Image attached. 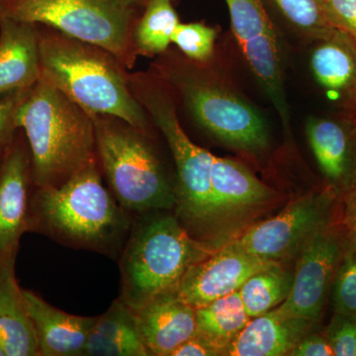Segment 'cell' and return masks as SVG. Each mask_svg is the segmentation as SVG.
<instances>
[{
	"instance_id": "cell-1",
	"label": "cell",
	"mask_w": 356,
	"mask_h": 356,
	"mask_svg": "<svg viewBox=\"0 0 356 356\" xmlns=\"http://www.w3.org/2000/svg\"><path fill=\"white\" fill-rule=\"evenodd\" d=\"M134 216L103 182L99 161L57 187H33L29 232L65 247L120 257Z\"/></svg>"
},
{
	"instance_id": "cell-2",
	"label": "cell",
	"mask_w": 356,
	"mask_h": 356,
	"mask_svg": "<svg viewBox=\"0 0 356 356\" xmlns=\"http://www.w3.org/2000/svg\"><path fill=\"white\" fill-rule=\"evenodd\" d=\"M41 76L89 114L111 115L151 132L126 67L105 49L38 25Z\"/></svg>"
},
{
	"instance_id": "cell-3",
	"label": "cell",
	"mask_w": 356,
	"mask_h": 356,
	"mask_svg": "<svg viewBox=\"0 0 356 356\" xmlns=\"http://www.w3.org/2000/svg\"><path fill=\"white\" fill-rule=\"evenodd\" d=\"M31 154L35 187H57L97 163L92 117L40 76L27 89L16 111Z\"/></svg>"
},
{
	"instance_id": "cell-4",
	"label": "cell",
	"mask_w": 356,
	"mask_h": 356,
	"mask_svg": "<svg viewBox=\"0 0 356 356\" xmlns=\"http://www.w3.org/2000/svg\"><path fill=\"white\" fill-rule=\"evenodd\" d=\"M189 234L177 215L166 210L134 217L122 250L119 299L132 311L161 293L177 289L189 267L218 250Z\"/></svg>"
},
{
	"instance_id": "cell-5",
	"label": "cell",
	"mask_w": 356,
	"mask_h": 356,
	"mask_svg": "<svg viewBox=\"0 0 356 356\" xmlns=\"http://www.w3.org/2000/svg\"><path fill=\"white\" fill-rule=\"evenodd\" d=\"M128 83L152 124L163 134L175 159V215L194 238L219 247V228L211 189L214 154L189 139L180 125L172 90L159 77L153 72H136L128 74Z\"/></svg>"
},
{
	"instance_id": "cell-6",
	"label": "cell",
	"mask_w": 356,
	"mask_h": 356,
	"mask_svg": "<svg viewBox=\"0 0 356 356\" xmlns=\"http://www.w3.org/2000/svg\"><path fill=\"white\" fill-rule=\"evenodd\" d=\"M153 64V74L179 96L204 130L234 149L257 154L266 151V122L209 64L192 62L168 51Z\"/></svg>"
},
{
	"instance_id": "cell-7",
	"label": "cell",
	"mask_w": 356,
	"mask_h": 356,
	"mask_svg": "<svg viewBox=\"0 0 356 356\" xmlns=\"http://www.w3.org/2000/svg\"><path fill=\"white\" fill-rule=\"evenodd\" d=\"M98 161L107 186L134 217L175 209L177 185L152 140L151 132L111 115H91Z\"/></svg>"
},
{
	"instance_id": "cell-8",
	"label": "cell",
	"mask_w": 356,
	"mask_h": 356,
	"mask_svg": "<svg viewBox=\"0 0 356 356\" xmlns=\"http://www.w3.org/2000/svg\"><path fill=\"white\" fill-rule=\"evenodd\" d=\"M0 17L53 28L105 49L132 69L136 9L123 0H0Z\"/></svg>"
},
{
	"instance_id": "cell-9",
	"label": "cell",
	"mask_w": 356,
	"mask_h": 356,
	"mask_svg": "<svg viewBox=\"0 0 356 356\" xmlns=\"http://www.w3.org/2000/svg\"><path fill=\"white\" fill-rule=\"evenodd\" d=\"M339 194L331 187L295 199L277 216L245 229L227 243L229 247L284 264L298 259L323 229L337 221Z\"/></svg>"
},
{
	"instance_id": "cell-10",
	"label": "cell",
	"mask_w": 356,
	"mask_h": 356,
	"mask_svg": "<svg viewBox=\"0 0 356 356\" xmlns=\"http://www.w3.org/2000/svg\"><path fill=\"white\" fill-rule=\"evenodd\" d=\"M346 252L343 232L337 221L320 232L299 255L289 296L274 310L284 317L304 318L317 325Z\"/></svg>"
},
{
	"instance_id": "cell-11",
	"label": "cell",
	"mask_w": 356,
	"mask_h": 356,
	"mask_svg": "<svg viewBox=\"0 0 356 356\" xmlns=\"http://www.w3.org/2000/svg\"><path fill=\"white\" fill-rule=\"evenodd\" d=\"M232 30L245 62L280 116L288 112L283 88L282 50L262 0H225Z\"/></svg>"
},
{
	"instance_id": "cell-12",
	"label": "cell",
	"mask_w": 356,
	"mask_h": 356,
	"mask_svg": "<svg viewBox=\"0 0 356 356\" xmlns=\"http://www.w3.org/2000/svg\"><path fill=\"white\" fill-rule=\"evenodd\" d=\"M33 187L29 146L16 134L0 159V266L16 259L21 236L29 232Z\"/></svg>"
},
{
	"instance_id": "cell-13",
	"label": "cell",
	"mask_w": 356,
	"mask_h": 356,
	"mask_svg": "<svg viewBox=\"0 0 356 356\" xmlns=\"http://www.w3.org/2000/svg\"><path fill=\"white\" fill-rule=\"evenodd\" d=\"M275 264L278 262L245 254L226 243L189 267L175 291L196 310L238 291L250 276Z\"/></svg>"
},
{
	"instance_id": "cell-14",
	"label": "cell",
	"mask_w": 356,
	"mask_h": 356,
	"mask_svg": "<svg viewBox=\"0 0 356 356\" xmlns=\"http://www.w3.org/2000/svg\"><path fill=\"white\" fill-rule=\"evenodd\" d=\"M211 189L220 238L222 229L254 216L269 205L275 193L234 159L213 156Z\"/></svg>"
},
{
	"instance_id": "cell-15",
	"label": "cell",
	"mask_w": 356,
	"mask_h": 356,
	"mask_svg": "<svg viewBox=\"0 0 356 356\" xmlns=\"http://www.w3.org/2000/svg\"><path fill=\"white\" fill-rule=\"evenodd\" d=\"M133 312L149 355L172 356L197 329L195 309L175 290L161 293Z\"/></svg>"
},
{
	"instance_id": "cell-16",
	"label": "cell",
	"mask_w": 356,
	"mask_h": 356,
	"mask_svg": "<svg viewBox=\"0 0 356 356\" xmlns=\"http://www.w3.org/2000/svg\"><path fill=\"white\" fill-rule=\"evenodd\" d=\"M307 138L327 186L341 194L356 179V120L310 118Z\"/></svg>"
},
{
	"instance_id": "cell-17",
	"label": "cell",
	"mask_w": 356,
	"mask_h": 356,
	"mask_svg": "<svg viewBox=\"0 0 356 356\" xmlns=\"http://www.w3.org/2000/svg\"><path fill=\"white\" fill-rule=\"evenodd\" d=\"M41 356L84 355L96 317H79L51 306L39 295L23 290Z\"/></svg>"
},
{
	"instance_id": "cell-18",
	"label": "cell",
	"mask_w": 356,
	"mask_h": 356,
	"mask_svg": "<svg viewBox=\"0 0 356 356\" xmlns=\"http://www.w3.org/2000/svg\"><path fill=\"white\" fill-rule=\"evenodd\" d=\"M40 76L38 25L0 17V93L32 88Z\"/></svg>"
},
{
	"instance_id": "cell-19",
	"label": "cell",
	"mask_w": 356,
	"mask_h": 356,
	"mask_svg": "<svg viewBox=\"0 0 356 356\" xmlns=\"http://www.w3.org/2000/svg\"><path fill=\"white\" fill-rule=\"evenodd\" d=\"M315 327L304 318L284 317L273 309L250 318L245 329L227 346L224 355H288Z\"/></svg>"
},
{
	"instance_id": "cell-20",
	"label": "cell",
	"mask_w": 356,
	"mask_h": 356,
	"mask_svg": "<svg viewBox=\"0 0 356 356\" xmlns=\"http://www.w3.org/2000/svg\"><path fill=\"white\" fill-rule=\"evenodd\" d=\"M317 83L356 120V47L341 32L318 41L311 56Z\"/></svg>"
},
{
	"instance_id": "cell-21",
	"label": "cell",
	"mask_w": 356,
	"mask_h": 356,
	"mask_svg": "<svg viewBox=\"0 0 356 356\" xmlns=\"http://www.w3.org/2000/svg\"><path fill=\"white\" fill-rule=\"evenodd\" d=\"M15 261L0 266V344L6 356H41L24 292L16 280Z\"/></svg>"
},
{
	"instance_id": "cell-22",
	"label": "cell",
	"mask_w": 356,
	"mask_h": 356,
	"mask_svg": "<svg viewBox=\"0 0 356 356\" xmlns=\"http://www.w3.org/2000/svg\"><path fill=\"white\" fill-rule=\"evenodd\" d=\"M84 355L149 356L135 313L117 298L108 310L97 316L89 334Z\"/></svg>"
},
{
	"instance_id": "cell-23",
	"label": "cell",
	"mask_w": 356,
	"mask_h": 356,
	"mask_svg": "<svg viewBox=\"0 0 356 356\" xmlns=\"http://www.w3.org/2000/svg\"><path fill=\"white\" fill-rule=\"evenodd\" d=\"M195 315L196 334L214 344L221 355L250 321L238 291L196 309Z\"/></svg>"
},
{
	"instance_id": "cell-24",
	"label": "cell",
	"mask_w": 356,
	"mask_h": 356,
	"mask_svg": "<svg viewBox=\"0 0 356 356\" xmlns=\"http://www.w3.org/2000/svg\"><path fill=\"white\" fill-rule=\"evenodd\" d=\"M179 23L172 0H151L134 25L132 43L136 55L147 58L163 55L172 44Z\"/></svg>"
},
{
	"instance_id": "cell-25",
	"label": "cell",
	"mask_w": 356,
	"mask_h": 356,
	"mask_svg": "<svg viewBox=\"0 0 356 356\" xmlns=\"http://www.w3.org/2000/svg\"><path fill=\"white\" fill-rule=\"evenodd\" d=\"M293 276L294 273L283 264H273L250 276L238 290L250 318L259 317L281 305L291 291Z\"/></svg>"
},
{
	"instance_id": "cell-26",
	"label": "cell",
	"mask_w": 356,
	"mask_h": 356,
	"mask_svg": "<svg viewBox=\"0 0 356 356\" xmlns=\"http://www.w3.org/2000/svg\"><path fill=\"white\" fill-rule=\"evenodd\" d=\"M271 6L297 34L321 41L337 30L325 15L322 0H269Z\"/></svg>"
},
{
	"instance_id": "cell-27",
	"label": "cell",
	"mask_w": 356,
	"mask_h": 356,
	"mask_svg": "<svg viewBox=\"0 0 356 356\" xmlns=\"http://www.w3.org/2000/svg\"><path fill=\"white\" fill-rule=\"evenodd\" d=\"M217 36L216 29L204 23H179L173 33L172 44L192 62L207 64L214 56Z\"/></svg>"
},
{
	"instance_id": "cell-28",
	"label": "cell",
	"mask_w": 356,
	"mask_h": 356,
	"mask_svg": "<svg viewBox=\"0 0 356 356\" xmlns=\"http://www.w3.org/2000/svg\"><path fill=\"white\" fill-rule=\"evenodd\" d=\"M331 297L334 313L356 318V252L344 254L332 284Z\"/></svg>"
},
{
	"instance_id": "cell-29",
	"label": "cell",
	"mask_w": 356,
	"mask_h": 356,
	"mask_svg": "<svg viewBox=\"0 0 356 356\" xmlns=\"http://www.w3.org/2000/svg\"><path fill=\"white\" fill-rule=\"evenodd\" d=\"M324 336L334 356H356V318L334 313Z\"/></svg>"
},
{
	"instance_id": "cell-30",
	"label": "cell",
	"mask_w": 356,
	"mask_h": 356,
	"mask_svg": "<svg viewBox=\"0 0 356 356\" xmlns=\"http://www.w3.org/2000/svg\"><path fill=\"white\" fill-rule=\"evenodd\" d=\"M327 19L356 47V0H322Z\"/></svg>"
},
{
	"instance_id": "cell-31",
	"label": "cell",
	"mask_w": 356,
	"mask_h": 356,
	"mask_svg": "<svg viewBox=\"0 0 356 356\" xmlns=\"http://www.w3.org/2000/svg\"><path fill=\"white\" fill-rule=\"evenodd\" d=\"M26 90L0 93V153L13 143L19 130L16 125V111Z\"/></svg>"
},
{
	"instance_id": "cell-32",
	"label": "cell",
	"mask_w": 356,
	"mask_h": 356,
	"mask_svg": "<svg viewBox=\"0 0 356 356\" xmlns=\"http://www.w3.org/2000/svg\"><path fill=\"white\" fill-rule=\"evenodd\" d=\"M339 227L346 243V252H356V179L339 196Z\"/></svg>"
},
{
	"instance_id": "cell-33",
	"label": "cell",
	"mask_w": 356,
	"mask_h": 356,
	"mask_svg": "<svg viewBox=\"0 0 356 356\" xmlns=\"http://www.w3.org/2000/svg\"><path fill=\"white\" fill-rule=\"evenodd\" d=\"M288 355L334 356V353L324 334H317L313 331L304 337Z\"/></svg>"
},
{
	"instance_id": "cell-34",
	"label": "cell",
	"mask_w": 356,
	"mask_h": 356,
	"mask_svg": "<svg viewBox=\"0 0 356 356\" xmlns=\"http://www.w3.org/2000/svg\"><path fill=\"white\" fill-rule=\"evenodd\" d=\"M221 355L219 350L209 341L198 334L189 337L184 343L173 351L172 356H218Z\"/></svg>"
},
{
	"instance_id": "cell-35",
	"label": "cell",
	"mask_w": 356,
	"mask_h": 356,
	"mask_svg": "<svg viewBox=\"0 0 356 356\" xmlns=\"http://www.w3.org/2000/svg\"><path fill=\"white\" fill-rule=\"evenodd\" d=\"M124 3L126 6L132 7V8H137V7L140 6H146L147 3H149L151 0H123Z\"/></svg>"
},
{
	"instance_id": "cell-36",
	"label": "cell",
	"mask_w": 356,
	"mask_h": 356,
	"mask_svg": "<svg viewBox=\"0 0 356 356\" xmlns=\"http://www.w3.org/2000/svg\"><path fill=\"white\" fill-rule=\"evenodd\" d=\"M0 356H6L3 348H2L1 344H0Z\"/></svg>"
},
{
	"instance_id": "cell-37",
	"label": "cell",
	"mask_w": 356,
	"mask_h": 356,
	"mask_svg": "<svg viewBox=\"0 0 356 356\" xmlns=\"http://www.w3.org/2000/svg\"><path fill=\"white\" fill-rule=\"evenodd\" d=\"M3 152H2V153H0V159H1V156H2V154H3Z\"/></svg>"
}]
</instances>
